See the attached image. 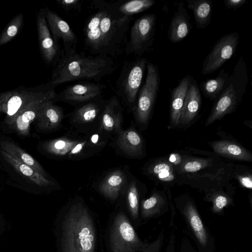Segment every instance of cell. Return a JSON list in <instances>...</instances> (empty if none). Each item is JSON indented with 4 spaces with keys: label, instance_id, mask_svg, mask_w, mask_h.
Listing matches in <instances>:
<instances>
[{
    "label": "cell",
    "instance_id": "24",
    "mask_svg": "<svg viewBox=\"0 0 252 252\" xmlns=\"http://www.w3.org/2000/svg\"><path fill=\"white\" fill-rule=\"evenodd\" d=\"M51 101L41 109L36 120L38 127L42 130H50L60 125L63 114L62 108Z\"/></svg>",
    "mask_w": 252,
    "mask_h": 252
},
{
    "label": "cell",
    "instance_id": "13",
    "mask_svg": "<svg viewBox=\"0 0 252 252\" xmlns=\"http://www.w3.org/2000/svg\"><path fill=\"white\" fill-rule=\"evenodd\" d=\"M55 88H52L43 96L30 102L17 114L11 126L19 135H28L31 124L36 120L43 107L51 101L55 102L57 94Z\"/></svg>",
    "mask_w": 252,
    "mask_h": 252
},
{
    "label": "cell",
    "instance_id": "8",
    "mask_svg": "<svg viewBox=\"0 0 252 252\" xmlns=\"http://www.w3.org/2000/svg\"><path fill=\"white\" fill-rule=\"evenodd\" d=\"M146 67V80L139 90L133 110L137 121L141 125H146L149 120L160 86L158 67L152 63L148 62Z\"/></svg>",
    "mask_w": 252,
    "mask_h": 252
},
{
    "label": "cell",
    "instance_id": "31",
    "mask_svg": "<svg viewBox=\"0 0 252 252\" xmlns=\"http://www.w3.org/2000/svg\"><path fill=\"white\" fill-rule=\"evenodd\" d=\"M154 0H132L126 1L111 2L117 13L122 16H132L151 7L155 3Z\"/></svg>",
    "mask_w": 252,
    "mask_h": 252
},
{
    "label": "cell",
    "instance_id": "40",
    "mask_svg": "<svg viewBox=\"0 0 252 252\" xmlns=\"http://www.w3.org/2000/svg\"><path fill=\"white\" fill-rule=\"evenodd\" d=\"M240 184L245 188L252 189V180L251 175L240 176L238 177Z\"/></svg>",
    "mask_w": 252,
    "mask_h": 252
},
{
    "label": "cell",
    "instance_id": "17",
    "mask_svg": "<svg viewBox=\"0 0 252 252\" xmlns=\"http://www.w3.org/2000/svg\"><path fill=\"white\" fill-rule=\"evenodd\" d=\"M191 24L189 16L183 1L178 3L177 9L172 16L168 29V37L172 43L180 42L189 33Z\"/></svg>",
    "mask_w": 252,
    "mask_h": 252
},
{
    "label": "cell",
    "instance_id": "12",
    "mask_svg": "<svg viewBox=\"0 0 252 252\" xmlns=\"http://www.w3.org/2000/svg\"><path fill=\"white\" fill-rule=\"evenodd\" d=\"M106 86L99 82L89 81L68 86L57 94L54 101H63L72 104L81 105L102 97Z\"/></svg>",
    "mask_w": 252,
    "mask_h": 252
},
{
    "label": "cell",
    "instance_id": "37",
    "mask_svg": "<svg viewBox=\"0 0 252 252\" xmlns=\"http://www.w3.org/2000/svg\"><path fill=\"white\" fill-rule=\"evenodd\" d=\"M57 3L68 14L77 15L81 11L82 2L80 0H59Z\"/></svg>",
    "mask_w": 252,
    "mask_h": 252
},
{
    "label": "cell",
    "instance_id": "1",
    "mask_svg": "<svg viewBox=\"0 0 252 252\" xmlns=\"http://www.w3.org/2000/svg\"><path fill=\"white\" fill-rule=\"evenodd\" d=\"M90 7L94 11L86 20L83 30L85 49L93 55L115 60L125 53L133 17L119 15L111 2L92 0Z\"/></svg>",
    "mask_w": 252,
    "mask_h": 252
},
{
    "label": "cell",
    "instance_id": "23",
    "mask_svg": "<svg viewBox=\"0 0 252 252\" xmlns=\"http://www.w3.org/2000/svg\"><path fill=\"white\" fill-rule=\"evenodd\" d=\"M216 153L228 158L242 161H251V153L240 145L227 140L215 141L210 143Z\"/></svg>",
    "mask_w": 252,
    "mask_h": 252
},
{
    "label": "cell",
    "instance_id": "34",
    "mask_svg": "<svg viewBox=\"0 0 252 252\" xmlns=\"http://www.w3.org/2000/svg\"><path fill=\"white\" fill-rule=\"evenodd\" d=\"M23 15L15 16L6 26L0 35V46L11 41L18 33L23 23Z\"/></svg>",
    "mask_w": 252,
    "mask_h": 252
},
{
    "label": "cell",
    "instance_id": "29",
    "mask_svg": "<svg viewBox=\"0 0 252 252\" xmlns=\"http://www.w3.org/2000/svg\"><path fill=\"white\" fill-rule=\"evenodd\" d=\"M0 150L7 152L22 162L29 165L40 174L47 177L45 171L40 163L15 143L8 141H1L0 143Z\"/></svg>",
    "mask_w": 252,
    "mask_h": 252
},
{
    "label": "cell",
    "instance_id": "4",
    "mask_svg": "<svg viewBox=\"0 0 252 252\" xmlns=\"http://www.w3.org/2000/svg\"><path fill=\"white\" fill-rule=\"evenodd\" d=\"M248 72L245 60L239 58L231 74L214 105L205 122L208 126L233 113L240 103L248 84Z\"/></svg>",
    "mask_w": 252,
    "mask_h": 252
},
{
    "label": "cell",
    "instance_id": "5",
    "mask_svg": "<svg viewBox=\"0 0 252 252\" xmlns=\"http://www.w3.org/2000/svg\"><path fill=\"white\" fill-rule=\"evenodd\" d=\"M164 230L152 242L142 241L126 216L119 214L112 227L110 242L113 252H160L164 240Z\"/></svg>",
    "mask_w": 252,
    "mask_h": 252
},
{
    "label": "cell",
    "instance_id": "14",
    "mask_svg": "<svg viewBox=\"0 0 252 252\" xmlns=\"http://www.w3.org/2000/svg\"><path fill=\"white\" fill-rule=\"evenodd\" d=\"M46 22L54 41L59 44L63 43V51L64 52L76 50L77 37L69 24L55 12L48 7L44 9Z\"/></svg>",
    "mask_w": 252,
    "mask_h": 252
},
{
    "label": "cell",
    "instance_id": "35",
    "mask_svg": "<svg viewBox=\"0 0 252 252\" xmlns=\"http://www.w3.org/2000/svg\"><path fill=\"white\" fill-rule=\"evenodd\" d=\"M211 164V160L204 158H189L181 163L178 171L181 173L195 172Z\"/></svg>",
    "mask_w": 252,
    "mask_h": 252
},
{
    "label": "cell",
    "instance_id": "9",
    "mask_svg": "<svg viewBox=\"0 0 252 252\" xmlns=\"http://www.w3.org/2000/svg\"><path fill=\"white\" fill-rule=\"evenodd\" d=\"M156 24L154 13L147 14L135 20L131 28L129 39L125 53L140 57L153 45Z\"/></svg>",
    "mask_w": 252,
    "mask_h": 252
},
{
    "label": "cell",
    "instance_id": "6",
    "mask_svg": "<svg viewBox=\"0 0 252 252\" xmlns=\"http://www.w3.org/2000/svg\"><path fill=\"white\" fill-rule=\"evenodd\" d=\"M185 223L186 232L193 240L198 252H215V238L203 220L194 202L188 198L177 203Z\"/></svg>",
    "mask_w": 252,
    "mask_h": 252
},
{
    "label": "cell",
    "instance_id": "15",
    "mask_svg": "<svg viewBox=\"0 0 252 252\" xmlns=\"http://www.w3.org/2000/svg\"><path fill=\"white\" fill-rule=\"evenodd\" d=\"M36 25L42 56L47 64L55 66L60 58L62 49L60 44L56 43L52 36L44 9H41L37 16Z\"/></svg>",
    "mask_w": 252,
    "mask_h": 252
},
{
    "label": "cell",
    "instance_id": "21",
    "mask_svg": "<svg viewBox=\"0 0 252 252\" xmlns=\"http://www.w3.org/2000/svg\"><path fill=\"white\" fill-rule=\"evenodd\" d=\"M86 143L64 138L46 142L43 148L47 153L58 156H75L83 150Z\"/></svg>",
    "mask_w": 252,
    "mask_h": 252
},
{
    "label": "cell",
    "instance_id": "26",
    "mask_svg": "<svg viewBox=\"0 0 252 252\" xmlns=\"http://www.w3.org/2000/svg\"><path fill=\"white\" fill-rule=\"evenodd\" d=\"M105 103L101 97L79 105L74 112L73 121L80 124L92 122L103 111Z\"/></svg>",
    "mask_w": 252,
    "mask_h": 252
},
{
    "label": "cell",
    "instance_id": "10",
    "mask_svg": "<svg viewBox=\"0 0 252 252\" xmlns=\"http://www.w3.org/2000/svg\"><path fill=\"white\" fill-rule=\"evenodd\" d=\"M56 87L48 83L43 89L36 92L9 91L0 94V112L5 114L6 124L11 126L17 114L28 104Z\"/></svg>",
    "mask_w": 252,
    "mask_h": 252
},
{
    "label": "cell",
    "instance_id": "33",
    "mask_svg": "<svg viewBox=\"0 0 252 252\" xmlns=\"http://www.w3.org/2000/svg\"><path fill=\"white\" fill-rule=\"evenodd\" d=\"M206 200L212 203L211 210L213 213L220 216L224 215L225 208L233 204V199L221 192L209 194L206 197Z\"/></svg>",
    "mask_w": 252,
    "mask_h": 252
},
{
    "label": "cell",
    "instance_id": "30",
    "mask_svg": "<svg viewBox=\"0 0 252 252\" xmlns=\"http://www.w3.org/2000/svg\"><path fill=\"white\" fill-rule=\"evenodd\" d=\"M229 75L223 68L215 78L201 82L200 88L203 95L211 100H216L222 92Z\"/></svg>",
    "mask_w": 252,
    "mask_h": 252
},
{
    "label": "cell",
    "instance_id": "28",
    "mask_svg": "<svg viewBox=\"0 0 252 252\" xmlns=\"http://www.w3.org/2000/svg\"><path fill=\"white\" fill-rule=\"evenodd\" d=\"M125 182V176L119 170L109 174L99 185V191L105 197L115 200L119 195L120 191Z\"/></svg>",
    "mask_w": 252,
    "mask_h": 252
},
{
    "label": "cell",
    "instance_id": "18",
    "mask_svg": "<svg viewBox=\"0 0 252 252\" xmlns=\"http://www.w3.org/2000/svg\"><path fill=\"white\" fill-rule=\"evenodd\" d=\"M202 97L199 88L193 79L189 85L182 109L179 124H189L197 115L201 106Z\"/></svg>",
    "mask_w": 252,
    "mask_h": 252
},
{
    "label": "cell",
    "instance_id": "38",
    "mask_svg": "<svg viewBox=\"0 0 252 252\" xmlns=\"http://www.w3.org/2000/svg\"><path fill=\"white\" fill-rule=\"evenodd\" d=\"M179 252H198L192 246L189 238L184 236L182 237Z\"/></svg>",
    "mask_w": 252,
    "mask_h": 252
},
{
    "label": "cell",
    "instance_id": "16",
    "mask_svg": "<svg viewBox=\"0 0 252 252\" xmlns=\"http://www.w3.org/2000/svg\"><path fill=\"white\" fill-rule=\"evenodd\" d=\"M122 122V109L121 103L116 95L105 101L100 117V127L105 131L120 133Z\"/></svg>",
    "mask_w": 252,
    "mask_h": 252
},
{
    "label": "cell",
    "instance_id": "32",
    "mask_svg": "<svg viewBox=\"0 0 252 252\" xmlns=\"http://www.w3.org/2000/svg\"><path fill=\"white\" fill-rule=\"evenodd\" d=\"M148 172L162 182H172L175 179L174 166L165 159L158 160L152 164L148 169Z\"/></svg>",
    "mask_w": 252,
    "mask_h": 252
},
{
    "label": "cell",
    "instance_id": "11",
    "mask_svg": "<svg viewBox=\"0 0 252 252\" xmlns=\"http://www.w3.org/2000/svg\"><path fill=\"white\" fill-rule=\"evenodd\" d=\"M239 38L237 32L228 33L221 37L204 59L202 74L206 75L215 72L231 59L237 50Z\"/></svg>",
    "mask_w": 252,
    "mask_h": 252
},
{
    "label": "cell",
    "instance_id": "36",
    "mask_svg": "<svg viewBox=\"0 0 252 252\" xmlns=\"http://www.w3.org/2000/svg\"><path fill=\"white\" fill-rule=\"evenodd\" d=\"M128 208L131 216L134 220H137L139 212V194L134 181L130 182L127 193Z\"/></svg>",
    "mask_w": 252,
    "mask_h": 252
},
{
    "label": "cell",
    "instance_id": "25",
    "mask_svg": "<svg viewBox=\"0 0 252 252\" xmlns=\"http://www.w3.org/2000/svg\"><path fill=\"white\" fill-rule=\"evenodd\" d=\"M117 139V145L126 155L133 157L140 156L143 152V141L134 130L122 131Z\"/></svg>",
    "mask_w": 252,
    "mask_h": 252
},
{
    "label": "cell",
    "instance_id": "20",
    "mask_svg": "<svg viewBox=\"0 0 252 252\" xmlns=\"http://www.w3.org/2000/svg\"><path fill=\"white\" fill-rule=\"evenodd\" d=\"M169 209L167 197L161 192H154L141 204V216L148 220L157 218L166 213Z\"/></svg>",
    "mask_w": 252,
    "mask_h": 252
},
{
    "label": "cell",
    "instance_id": "2",
    "mask_svg": "<svg viewBox=\"0 0 252 252\" xmlns=\"http://www.w3.org/2000/svg\"><path fill=\"white\" fill-rule=\"evenodd\" d=\"M117 67V63L111 58L87 55L84 53H78L76 50L64 52L62 49L49 83L57 86L76 80L99 82L114 72Z\"/></svg>",
    "mask_w": 252,
    "mask_h": 252
},
{
    "label": "cell",
    "instance_id": "7",
    "mask_svg": "<svg viewBox=\"0 0 252 252\" xmlns=\"http://www.w3.org/2000/svg\"><path fill=\"white\" fill-rule=\"evenodd\" d=\"M147 60L137 57L124 62L115 83V93L127 106L133 110L145 71Z\"/></svg>",
    "mask_w": 252,
    "mask_h": 252
},
{
    "label": "cell",
    "instance_id": "27",
    "mask_svg": "<svg viewBox=\"0 0 252 252\" xmlns=\"http://www.w3.org/2000/svg\"><path fill=\"white\" fill-rule=\"evenodd\" d=\"M187 6L193 12L198 29H205L211 21L213 1L211 0H187Z\"/></svg>",
    "mask_w": 252,
    "mask_h": 252
},
{
    "label": "cell",
    "instance_id": "19",
    "mask_svg": "<svg viewBox=\"0 0 252 252\" xmlns=\"http://www.w3.org/2000/svg\"><path fill=\"white\" fill-rule=\"evenodd\" d=\"M193 79L190 75H187L171 91L170 120L171 126L173 127L179 125L181 113L188 89Z\"/></svg>",
    "mask_w": 252,
    "mask_h": 252
},
{
    "label": "cell",
    "instance_id": "3",
    "mask_svg": "<svg viewBox=\"0 0 252 252\" xmlns=\"http://www.w3.org/2000/svg\"><path fill=\"white\" fill-rule=\"evenodd\" d=\"M63 252H94L96 236L92 218L82 204L72 205L63 225Z\"/></svg>",
    "mask_w": 252,
    "mask_h": 252
},
{
    "label": "cell",
    "instance_id": "39",
    "mask_svg": "<svg viewBox=\"0 0 252 252\" xmlns=\"http://www.w3.org/2000/svg\"><path fill=\"white\" fill-rule=\"evenodd\" d=\"M223 1L227 9H233L238 8L247 2L246 0H224Z\"/></svg>",
    "mask_w": 252,
    "mask_h": 252
},
{
    "label": "cell",
    "instance_id": "22",
    "mask_svg": "<svg viewBox=\"0 0 252 252\" xmlns=\"http://www.w3.org/2000/svg\"><path fill=\"white\" fill-rule=\"evenodd\" d=\"M0 153L7 163L30 182L39 187H48L54 184L46 177L40 174L32 167L22 162L7 152L0 150Z\"/></svg>",
    "mask_w": 252,
    "mask_h": 252
}]
</instances>
